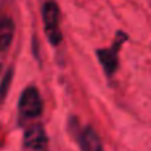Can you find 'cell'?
I'll use <instances>...</instances> for the list:
<instances>
[{"instance_id": "cell-1", "label": "cell", "mask_w": 151, "mask_h": 151, "mask_svg": "<svg viewBox=\"0 0 151 151\" xmlns=\"http://www.w3.org/2000/svg\"><path fill=\"white\" fill-rule=\"evenodd\" d=\"M41 16H42L45 33H47L50 44H53V45L60 44L61 39H63V35H61L60 27H58V21H60L58 20V19H60L58 5L56 4L53 0H47V1L42 4Z\"/></svg>"}, {"instance_id": "cell-2", "label": "cell", "mask_w": 151, "mask_h": 151, "mask_svg": "<svg viewBox=\"0 0 151 151\" xmlns=\"http://www.w3.org/2000/svg\"><path fill=\"white\" fill-rule=\"evenodd\" d=\"M19 113L24 118H36L42 113V99L37 88L29 86L21 93L19 99Z\"/></svg>"}, {"instance_id": "cell-3", "label": "cell", "mask_w": 151, "mask_h": 151, "mask_svg": "<svg viewBox=\"0 0 151 151\" xmlns=\"http://www.w3.org/2000/svg\"><path fill=\"white\" fill-rule=\"evenodd\" d=\"M127 40V35L123 32H118L115 36V41L109 49H98L97 50V57L104 68L105 73L107 76H111L118 68V52L123 42Z\"/></svg>"}, {"instance_id": "cell-4", "label": "cell", "mask_w": 151, "mask_h": 151, "mask_svg": "<svg viewBox=\"0 0 151 151\" xmlns=\"http://www.w3.org/2000/svg\"><path fill=\"white\" fill-rule=\"evenodd\" d=\"M24 147L29 151H45L48 146V137L41 125H33L24 133Z\"/></svg>"}, {"instance_id": "cell-5", "label": "cell", "mask_w": 151, "mask_h": 151, "mask_svg": "<svg viewBox=\"0 0 151 151\" xmlns=\"http://www.w3.org/2000/svg\"><path fill=\"white\" fill-rule=\"evenodd\" d=\"M80 146L82 151H102L101 139L91 127L82 130L80 135Z\"/></svg>"}, {"instance_id": "cell-6", "label": "cell", "mask_w": 151, "mask_h": 151, "mask_svg": "<svg viewBox=\"0 0 151 151\" xmlns=\"http://www.w3.org/2000/svg\"><path fill=\"white\" fill-rule=\"evenodd\" d=\"M15 33V24L9 16H3L0 21V49L1 52H7Z\"/></svg>"}, {"instance_id": "cell-7", "label": "cell", "mask_w": 151, "mask_h": 151, "mask_svg": "<svg viewBox=\"0 0 151 151\" xmlns=\"http://www.w3.org/2000/svg\"><path fill=\"white\" fill-rule=\"evenodd\" d=\"M12 74H13V69L9 68L7 72H5V74L3 76V80H1V94H3V97H5V94H7V90H8V86H9Z\"/></svg>"}]
</instances>
